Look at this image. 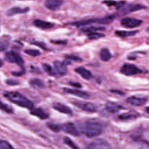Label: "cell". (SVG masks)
<instances>
[{"instance_id": "1", "label": "cell", "mask_w": 149, "mask_h": 149, "mask_svg": "<svg viewBox=\"0 0 149 149\" xmlns=\"http://www.w3.org/2000/svg\"><path fill=\"white\" fill-rule=\"evenodd\" d=\"M103 125L100 121L88 120L86 122L82 127L83 133L88 137L93 138L98 136L103 131Z\"/></svg>"}, {"instance_id": "2", "label": "cell", "mask_w": 149, "mask_h": 149, "mask_svg": "<svg viewBox=\"0 0 149 149\" xmlns=\"http://www.w3.org/2000/svg\"><path fill=\"white\" fill-rule=\"evenodd\" d=\"M4 96L12 102L22 107L29 109L33 108V102L18 92H6L4 93Z\"/></svg>"}, {"instance_id": "3", "label": "cell", "mask_w": 149, "mask_h": 149, "mask_svg": "<svg viewBox=\"0 0 149 149\" xmlns=\"http://www.w3.org/2000/svg\"><path fill=\"white\" fill-rule=\"evenodd\" d=\"M114 18H115L114 16L110 15V16H107L105 17H101V18H93V19H89L86 20H80V21L73 22L72 23V24L76 26H87L93 23L107 24L111 23L113 20Z\"/></svg>"}, {"instance_id": "4", "label": "cell", "mask_w": 149, "mask_h": 149, "mask_svg": "<svg viewBox=\"0 0 149 149\" xmlns=\"http://www.w3.org/2000/svg\"><path fill=\"white\" fill-rule=\"evenodd\" d=\"M120 70L121 73L126 76H133L142 73V70L137 66L129 63H124L121 67Z\"/></svg>"}, {"instance_id": "5", "label": "cell", "mask_w": 149, "mask_h": 149, "mask_svg": "<svg viewBox=\"0 0 149 149\" xmlns=\"http://www.w3.org/2000/svg\"><path fill=\"white\" fill-rule=\"evenodd\" d=\"M5 59L10 63H14L19 65H22L24 63V61L22 56L15 51H9L6 53Z\"/></svg>"}, {"instance_id": "6", "label": "cell", "mask_w": 149, "mask_h": 149, "mask_svg": "<svg viewBox=\"0 0 149 149\" xmlns=\"http://www.w3.org/2000/svg\"><path fill=\"white\" fill-rule=\"evenodd\" d=\"M143 23V21L140 19L132 17H125L120 20V24L126 28H134L138 26Z\"/></svg>"}, {"instance_id": "7", "label": "cell", "mask_w": 149, "mask_h": 149, "mask_svg": "<svg viewBox=\"0 0 149 149\" xmlns=\"http://www.w3.org/2000/svg\"><path fill=\"white\" fill-rule=\"evenodd\" d=\"M88 149H111L110 144L102 139H96L88 146Z\"/></svg>"}, {"instance_id": "8", "label": "cell", "mask_w": 149, "mask_h": 149, "mask_svg": "<svg viewBox=\"0 0 149 149\" xmlns=\"http://www.w3.org/2000/svg\"><path fill=\"white\" fill-rule=\"evenodd\" d=\"M61 129L64 132L74 136L80 135V132L77 127L72 123H67L62 125L61 126Z\"/></svg>"}, {"instance_id": "9", "label": "cell", "mask_w": 149, "mask_h": 149, "mask_svg": "<svg viewBox=\"0 0 149 149\" xmlns=\"http://www.w3.org/2000/svg\"><path fill=\"white\" fill-rule=\"evenodd\" d=\"M74 105H76L79 109L88 112H94L96 111L97 109L95 106L90 102H74Z\"/></svg>"}, {"instance_id": "10", "label": "cell", "mask_w": 149, "mask_h": 149, "mask_svg": "<svg viewBox=\"0 0 149 149\" xmlns=\"http://www.w3.org/2000/svg\"><path fill=\"white\" fill-rule=\"evenodd\" d=\"M62 0H46L44 5L45 7L51 10H56L63 5Z\"/></svg>"}, {"instance_id": "11", "label": "cell", "mask_w": 149, "mask_h": 149, "mask_svg": "<svg viewBox=\"0 0 149 149\" xmlns=\"http://www.w3.org/2000/svg\"><path fill=\"white\" fill-rule=\"evenodd\" d=\"M65 93L69 94H72L75 96L83 98H88L90 97V94L84 91L77 90V89H73V88H65L63 89Z\"/></svg>"}, {"instance_id": "12", "label": "cell", "mask_w": 149, "mask_h": 149, "mask_svg": "<svg viewBox=\"0 0 149 149\" xmlns=\"http://www.w3.org/2000/svg\"><path fill=\"white\" fill-rule=\"evenodd\" d=\"M126 101L127 103L133 106H141L144 105L147 99L143 97H139L136 96H131L127 98Z\"/></svg>"}, {"instance_id": "13", "label": "cell", "mask_w": 149, "mask_h": 149, "mask_svg": "<svg viewBox=\"0 0 149 149\" xmlns=\"http://www.w3.org/2000/svg\"><path fill=\"white\" fill-rule=\"evenodd\" d=\"M33 24L35 26L42 29H48L54 27V24L52 23L40 19H35L33 21Z\"/></svg>"}, {"instance_id": "14", "label": "cell", "mask_w": 149, "mask_h": 149, "mask_svg": "<svg viewBox=\"0 0 149 149\" xmlns=\"http://www.w3.org/2000/svg\"><path fill=\"white\" fill-rule=\"evenodd\" d=\"M29 8H22L20 7H12L8 9L6 12V15L8 16H11L13 15H15L17 14H21V13H24L29 11Z\"/></svg>"}, {"instance_id": "15", "label": "cell", "mask_w": 149, "mask_h": 149, "mask_svg": "<svg viewBox=\"0 0 149 149\" xmlns=\"http://www.w3.org/2000/svg\"><path fill=\"white\" fill-rule=\"evenodd\" d=\"M31 114L34 115L41 119H45L48 118V113L41 108H32L30 112Z\"/></svg>"}, {"instance_id": "16", "label": "cell", "mask_w": 149, "mask_h": 149, "mask_svg": "<svg viewBox=\"0 0 149 149\" xmlns=\"http://www.w3.org/2000/svg\"><path fill=\"white\" fill-rule=\"evenodd\" d=\"M74 70L76 73L80 74L84 79L90 80L92 77V73H91V72L86 69L84 67H78L76 68Z\"/></svg>"}, {"instance_id": "17", "label": "cell", "mask_w": 149, "mask_h": 149, "mask_svg": "<svg viewBox=\"0 0 149 149\" xmlns=\"http://www.w3.org/2000/svg\"><path fill=\"white\" fill-rule=\"evenodd\" d=\"M54 65L57 72L60 75L63 76L67 74L68 70H67L66 65L63 62H61L58 61H55L54 62Z\"/></svg>"}, {"instance_id": "18", "label": "cell", "mask_w": 149, "mask_h": 149, "mask_svg": "<svg viewBox=\"0 0 149 149\" xmlns=\"http://www.w3.org/2000/svg\"><path fill=\"white\" fill-rule=\"evenodd\" d=\"M53 107L55 109L57 110L58 111H59L61 113L67 114V115H72V111L70 109V108L65 105H63V104H62L60 103H56L54 105Z\"/></svg>"}, {"instance_id": "19", "label": "cell", "mask_w": 149, "mask_h": 149, "mask_svg": "<svg viewBox=\"0 0 149 149\" xmlns=\"http://www.w3.org/2000/svg\"><path fill=\"white\" fill-rule=\"evenodd\" d=\"M123 109V107L115 102H108L106 104L105 109L109 113H115Z\"/></svg>"}, {"instance_id": "20", "label": "cell", "mask_w": 149, "mask_h": 149, "mask_svg": "<svg viewBox=\"0 0 149 149\" xmlns=\"http://www.w3.org/2000/svg\"><path fill=\"white\" fill-rule=\"evenodd\" d=\"M138 30H133V31H125V30H117L115 31V34L121 37H130L135 35L138 33Z\"/></svg>"}, {"instance_id": "21", "label": "cell", "mask_w": 149, "mask_h": 149, "mask_svg": "<svg viewBox=\"0 0 149 149\" xmlns=\"http://www.w3.org/2000/svg\"><path fill=\"white\" fill-rule=\"evenodd\" d=\"M100 56L102 61H108L111 59L112 55L107 48H102L100 52Z\"/></svg>"}, {"instance_id": "22", "label": "cell", "mask_w": 149, "mask_h": 149, "mask_svg": "<svg viewBox=\"0 0 149 149\" xmlns=\"http://www.w3.org/2000/svg\"><path fill=\"white\" fill-rule=\"evenodd\" d=\"M105 29L104 27L101 26H89L81 29V31L85 33L96 32L97 31H103Z\"/></svg>"}, {"instance_id": "23", "label": "cell", "mask_w": 149, "mask_h": 149, "mask_svg": "<svg viewBox=\"0 0 149 149\" xmlns=\"http://www.w3.org/2000/svg\"><path fill=\"white\" fill-rule=\"evenodd\" d=\"M30 84L32 87H33L36 88H42L44 86V83L42 82V81L38 79H31L30 81Z\"/></svg>"}, {"instance_id": "24", "label": "cell", "mask_w": 149, "mask_h": 149, "mask_svg": "<svg viewBox=\"0 0 149 149\" xmlns=\"http://www.w3.org/2000/svg\"><path fill=\"white\" fill-rule=\"evenodd\" d=\"M42 68L44 71L48 73L49 75L51 76H56V72L54 71V70L52 69V68L47 63H43L42 65Z\"/></svg>"}, {"instance_id": "25", "label": "cell", "mask_w": 149, "mask_h": 149, "mask_svg": "<svg viewBox=\"0 0 149 149\" xmlns=\"http://www.w3.org/2000/svg\"><path fill=\"white\" fill-rule=\"evenodd\" d=\"M105 35L104 34L98 33V32H92L88 34L87 37L90 40H97L100 38L104 37Z\"/></svg>"}, {"instance_id": "26", "label": "cell", "mask_w": 149, "mask_h": 149, "mask_svg": "<svg viewBox=\"0 0 149 149\" xmlns=\"http://www.w3.org/2000/svg\"><path fill=\"white\" fill-rule=\"evenodd\" d=\"M146 7L144 5H140V4H135L133 5H132L128 8V9L127 10V12H128V10L129 12H134L137 10H139L141 9H145Z\"/></svg>"}, {"instance_id": "27", "label": "cell", "mask_w": 149, "mask_h": 149, "mask_svg": "<svg viewBox=\"0 0 149 149\" xmlns=\"http://www.w3.org/2000/svg\"><path fill=\"white\" fill-rule=\"evenodd\" d=\"M64 142L66 145H68L72 149H79L78 146H76V144L73 141H72L71 139H69V137H65Z\"/></svg>"}, {"instance_id": "28", "label": "cell", "mask_w": 149, "mask_h": 149, "mask_svg": "<svg viewBox=\"0 0 149 149\" xmlns=\"http://www.w3.org/2000/svg\"><path fill=\"white\" fill-rule=\"evenodd\" d=\"M0 149H15L7 141L0 140Z\"/></svg>"}, {"instance_id": "29", "label": "cell", "mask_w": 149, "mask_h": 149, "mask_svg": "<svg viewBox=\"0 0 149 149\" xmlns=\"http://www.w3.org/2000/svg\"><path fill=\"white\" fill-rule=\"evenodd\" d=\"M9 42L5 38H0V51H3L8 48Z\"/></svg>"}, {"instance_id": "30", "label": "cell", "mask_w": 149, "mask_h": 149, "mask_svg": "<svg viewBox=\"0 0 149 149\" xmlns=\"http://www.w3.org/2000/svg\"><path fill=\"white\" fill-rule=\"evenodd\" d=\"M47 126L49 129H50L51 130L54 131V132H58L59 131H60L61 130V126L54 124V123H47Z\"/></svg>"}, {"instance_id": "31", "label": "cell", "mask_w": 149, "mask_h": 149, "mask_svg": "<svg viewBox=\"0 0 149 149\" xmlns=\"http://www.w3.org/2000/svg\"><path fill=\"white\" fill-rule=\"evenodd\" d=\"M24 52L29 55H31V56H38V55H40L41 52L37 50V49H26L24 51Z\"/></svg>"}, {"instance_id": "32", "label": "cell", "mask_w": 149, "mask_h": 149, "mask_svg": "<svg viewBox=\"0 0 149 149\" xmlns=\"http://www.w3.org/2000/svg\"><path fill=\"white\" fill-rule=\"evenodd\" d=\"M0 109L6 111L8 113H12L13 112L12 109L9 106H8L7 104H5L1 101H0Z\"/></svg>"}, {"instance_id": "33", "label": "cell", "mask_w": 149, "mask_h": 149, "mask_svg": "<svg viewBox=\"0 0 149 149\" xmlns=\"http://www.w3.org/2000/svg\"><path fill=\"white\" fill-rule=\"evenodd\" d=\"M65 58L67 59H70V60H72L76 62H82L83 59L80 58L78 56L76 55H68L65 56Z\"/></svg>"}, {"instance_id": "34", "label": "cell", "mask_w": 149, "mask_h": 149, "mask_svg": "<svg viewBox=\"0 0 149 149\" xmlns=\"http://www.w3.org/2000/svg\"><path fill=\"white\" fill-rule=\"evenodd\" d=\"M136 115H134V114H131V113H123L120 115L119 116V119H122V120H127V119H129L131 118H133L134 117H135Z\"/></svg>"}, {"instance_id": "35", "label": "cell", "mask_w": 149, "mask_h": 149, "mask_svg": "<svg viewBox=\"0 0 149 149\" xmlns=\"http://www.w3.org/2000/svg\"><path fill=\"white\" fill-rule=\"evenodd\" d=\"M105 4H106L107 5L109 6H117L118 2L115 1H112V0H108V1H105L103 2Z\"/></svg>"}, {"instance_id": "36", "label": "cell", "mask_w": 149, "mask_h": 149, "mask_svg": "<svg viewBox=\"0 0 149 149\" xmlns=\"http://www.w3.org/2000/svg\"><path fill=\"white\" fill-rule=\"evenodd\" d=\"M6 84L8 85H11V86H14V85H17L19 84V82L17 80H13V79H9L6 81Z\"/></svg>"}, {"instance_id": "37", "label": "cell", "mask_w": 149, "mask_h": 149, "mask_svg": "<svg viewBox=\"0 0 149 149\" xmlns=\"http://www.w3.org/2000/svg\"><path fill=\"white\" fill-rule=\"evenodd\" d=\"M32 44H34V45H38L39 47H40L41 48H43L44 49H47L46 48V47L45 46L44 44L42 43V42H38V41H34V42H32Z\"/></svg>"}, {"instance_id": "38", "label": "cell", "mask_w": 149, "mask_h": 149, "mask_svg": "<svg viewBox=\"0 0 149 149\" xmlns=\"http://www.w3.org/2000/svg\"><path fill=\"white\" fill-rule=\"evenodd\" d=\"M69 84L74 87H76V88H80L81 87V85L79 83H77V82H74V81H70L69 83Z\"/></svg>"}, {"instance_id": "39", "label": "cell", "mask_w": 149, "mask_h": 149, "mask_svg": "<svg viewBox=\"0 0 149 149\" xmlns=\"http://www.w3.org/2000/svg\"><path fill=\"white\" fill-rule=\"evenodd\" d=\"M139 149H149V143L147 142H142L141 146Z\"/></svg>"}, {"instance_id": "40", "label": "cell", "mask_w": 149, "mask_h": 149, "mask_svg": "<svg viewBox=\"0 0 149 149\" xmlns=\"http://www.w3.org/2000/svg\"><path fill=\"white\" fill-rule=\"evenodd\" d=\"M13 75H15V76H21L22 74H23L24 73V71H20V72H12V73Z\"/></svg>"}, {"instance_id": "41", "label": "cell", "mask_w": 149, "mask_h": 149, "mask_svg": "<svg viewBox=\"0 0 149 149\" xmlns=\"http://www.w3.org/2000/svg\"><path fill=\"white\" fill-rule=\"evenodd\" d=\"M112 92H113V93H116V94H119L120 95H123L124 94V93L122 92L120 90H111Z\"/></svg>"}, {"instance_id": "42", "label": "cell", "mask_w": 149, "mask_h": 149, "mask_svg": "<svg viewBox=\"0 0 149 149\" xmlns=\"http://www.w3.org/2000/svg\"><path fill=\"white\" fill-rule=\"evenodd\" d=\"M3 63L2 61L0 59V68H1V67H2V66H3Z\"/></svg>"}, {"instance_id": "43", "label": "cell", "mask_w": 149, "mask_h": 149, "mask_svg": "<svg viewBox=\"0 0 149 149\" xmlns=\"http://www.w3.org/2000/svg\"><path fill=\"white\" fill-rule=\"evenodd\" d=\"M146 112H147V113H149V107H147L146 108Z\"/></svg>"}, {"instance_id": "44", "label": "cell", "mask_w": 149, "mask_h": 149, "mask_svg": "<svg viewBox=\"0 0 149 149\" xmlns=\"http://www.w3.org/2000/svg\"><path fill=\"white\" fill-rule=\"evenodd\" d=\"M147 31H149V27L147 29Z\"/></svg>"}]
</instances>
